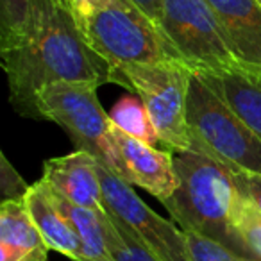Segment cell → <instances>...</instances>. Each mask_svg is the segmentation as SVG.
Listing matches in <instances>:
<instances>
[{
	"label": "cell",
	"mask_w": 261,
	"mask_h": 261,
	"mask_svg": "<svg viewBox=\"0 0 261 261\" xmlns=\"http://www.w3.org/2000/svg\"><path fill=\"white\" fill-rule=\"evenodd\" d=\"M136 4L160 25L161 22V0H135Z\"/></svg>",
	"instance_id": "23"
},
{
	"label": "cell",
	"mask_w": 261,
	"mask_h": 261,
	"mask_svg": "<svg viewBox=\"0 0 261 261\" xmlns=\"http://www.w3.org/2000/svg\"><path fill=\"white\" fill-rule=\"evenodd\" d=\"M261 138V68L242 65L225 73L195 72Z\"/></svg>",
	"instance_id": "14"
},
{
	"label": "cell",
	"mask_w": 261,
	"mask_h": 261,
	"mask_svg": "<svg viewBox=\"0 0 261 261\" xmlns=\"http://www.w3.org/2000/svg\"><path fill=\"white\" fill-rule=\"evenodd\" d=\"M31 186L22 179L16 168L9 163L4 152L0 154V192H2V202L6 200H20L23 202L29 193Z\"/></svg>",
	"instance_id": "20"
},
{
	"label": "cell",
	"mask_w": 261,
	"mask_h": 261,
	"mask_svg": "<svg viewBox=\"0 0 261 261\" xmlns=\"http://www.w3.org/2000/svg\"><path fill=\"white\" fill-rule=\"evenodd\" d=\"M108 115L113 125L125 135L133 136L136 140H142L149 145L161 143L160 136L156 133V127H154L152 120L147 113V108L140 98L125 95L113 106Z\"/></svg>",
	"instance_id": "17"
},
{
	"label": "cell",
	"mask_w": 261,
	"mask_h": 261,
	"mask_svg": "<svg viewBox=\"0 0 261 261\" xmlns=\"http://www.w3.org/2000/svg\"><path fill=\"white\" fill-rule=\"evenodd\" d=\"M102 4H106V0H66V9L72 13L75 22H81L93 15Z\"/></svg>",
	"instance_id": "22"
},
{
	"label": "cell",
	"mask_w": 261,
	"mask_h": 261,
	"mask_svg": "<svg viewBox=\"0 0 261 261\" xmlns=\"http://www.w3.org/2000/svg\"><path fill=\"white\" fill-rule=\"evenodd\" d=\"M193 70L185 63L123 65L111 70V83L133 90L147 108L160 142L170 152L192 150L186 123V97Z\"/></svg>",
	"instance_id": "6"
},
{
	"label": "cell",
	"mask_w": 261,
	"mask_h": 261,
	"mask_svg": "<svg viewBox=\"0 0 261 261\" xmlns=\"http://www.w3.org/2000/svg\"><path fill=\"white\" fill-rule=\"evenodd\" d=\"M186 123L192 150L207 154L232 172L261 175V138L195 72L186 97Z\"/></svg>",
	"instance_id": "4"
},
{
	"label": "cell",
	"mask_w": 261,
	"mask_h": 261,
	"mask_svg": "<svg viewBox=\"0 0 261 261\" xmlns=\"http://www.w3.org/2000/svg\"><path fill=\"white\" fill-rule=\"evenodd\" d=\"M48 245L38 231L25 202L0 206V261H47Z\"/></svg>",
	"instance_id": "12"
},
{
	"label": "cell",
	"mask_w": 261,
	"mask_h": 261,
	"mask_svg": "<svg viewBox=\"0 0 261 261\" xmlns=\"http://www.w3.org/2000/svg\"><path fill=\"white\" fill-rule=\"evenodd\" d=\"M232 54L243 65L261 68V4L257 0H207Z\"/></svg>",
	"instance_id": "11"
},
{
	"label": "cell",
	"mask_w": 261,
	"mask_h": 261,
	"mask_svg": "<svg viewBox=\"0 0 261 261\" xmlns=\"http://www.w3.org/2000/svg\"><path fill=\"white\" fill-rule=\"evenodd\" d=\"M52 190V188H50ZM56 204L61 210V213L70 222L72 229L75 231L77 238L83 247L84 261H115L106 243V231H104V210H90V207H81L68 202L65 197L52 190Z\"/></svg>",
	"instance_id": "16"
},
{
	"label": "cell",
	"mask_w": 261,
	"mask_h": 261,
	"mask_svg": "<svg viewBox=\"0 0 261 261\" xmlns=\"http://www.w3.org/2000/svg\"><path fill=\"white\" fill-rule=\"evenodd\" d=\"M104 231L106 243L115 261H160L118 217L108 210L104 211Z\"/></svg>",
	"instance_id": "18"
},
{
	"label": "cell",
	"mask_w": 261,
	"mask_h": 261,
	"mask_svg": "<svg viewBox=\"0 0 261 261\" xmlns=\"http://www.w3.org/2000/svg\"><path fill=\"white\" fill-rule=\"evenodd\" d=\"M160 27L193 72L225 73L243 65L207 0H161Z\"/></svg>",
	"instance_id": "7"
},
{
	"label": "cell",
	"mask_w": 261,
	"mask_h": 261,
	"mask_svg": "<svg viewBox=\"0 0 261 261\" xmlns=\"http://www.w3.org/2000/svg\"><path fill=\"white\" fill-rule=\"evenodd\" d=\"M179 186L163 206L182 231L222 243L245 261H256L232 227L238 186L231 168L199 150L172 152Z\"/></svg>",
	"instance_id": "2"
},
{
	"label": "cell",
	"mask_w": 261,
	"mask_h": 261,
	"mask_svg": "<svg viewBox=\"0 0 261 261\" xmlns=\"http://www.w3.org/2000/svg\"><path fill=\"white\" fill-rule=\"evenodd\" d=\"M98 161L84 150H75L61 158L47 160L43 165V181L68 202L90 210H104Z\"/></svg>",
	"instance_id": "10"
},
{
	"label": "cell",
	"mask_w": 261,
	"mask_h": 261,
	"mask_svg": "<svg viewBox=\"0 0 261 261\" xmlns=\"http://www.w3.org/2000/svg\"><path fill=\"white\" fill-rule=\"evenodd\" d=\"M23 202H25L27 210H29L31 217L48 249L65 254L72 261H84L79 238L70 222L58 207L54 197H52L50 186L43 179L31 186Z\"/></svg>",
	"instance_id": "13"
},
{
	"label": "cell",
	"mask_w": 261,
	"mask_h": 261,
	"mask_svg": "<svg viewBox=\"0 0 261 261\" xmlns=\"http://www.w3.org/2000/svg\"><path fill=\"white\" fill-rule=\"evenodd\" d=\"M240 193L245 195L261 211V175L249 172H232Z\"/></svg>",
	"instance_id": "21"
},
{
	"label": "cell",
	"mask_w": 261,
	"mask_h": 261,
	"mask_svg": "<svg viewBox=\"0 0 261 261\" xmlns=\"http://www.w3.org/2000/svg\"><path fill=\"white\" fill-rule=\"evenodd\" d=\"M0 56L13 108L34 120H41L36 100L43 88L59 83H111V66L88 45L72 13L59 4L29 43Z\"/></svg>",
	"instance_id": "1"
},
{
	"label": "cell",
	"mask_w": 261,
	"mask_h": 261,
	"mask_svg": "<svg viewBox=\"0 0 261 261\" xmlns=\"http://www.w3.org/2000/svg\"><path fill=\"white\" fill-rule=\"evenodd\" d=\"M104 207L118 217L130 232L160 261H192L185 231L172 220L154 213L135 193L133 186L98 163Z\"/></svg>",
	"instance_id": "8"
},
{
	"label": "cell",
	"mask_w": 261,
	"mask_h": 261,
	"mask_svg": "<svg viewBox=\"0 0 261 261\" xmlns=\"http://www.w3.org/2000/svg\"><path fill=\"white\" fill-rule=\"evenodd\" d=\"M56 2H58L59 6H65V8H66V0H56Z\"/></svg>",
	"instance_id": "24"
},
{
	"label": "cell",
	"mask_w": 261,
	"mask_h": 261,
	"mask_svg": "<svg viewBox=\"0 0 261 261\" xmlns=\"http://www.w3.org/2000/svg\"><path fill=\"white\" fill-rule=\"evenodd\" d=\"M77 25L111 70L123 65L182 63L161 27L135 0H106Z\"/></svg>",
	"instance_id": "3"
},
{
	"label": "cell",
	"mask_w": 261,
	"mask_h": 261,
	"mask_svg": "<svg viewBox=\"0 0 261 261\" xmlns=\"http://www.w3.org/2000/svg\"><path fill=\"white\" fill-rule=\"evenodd\" d=\"M185 238L186 243H188L190 259L192 261H245L242 256L232 252L231 249L207 238V236L185 231Z\"/></svg>",
	"instance_id": "19"
},
{
	"label": "cell",
	"mask_w": 261,
	"mask_h": 261,
	"mask_svg": "<svg viewBox=\"0 0 261 261\" xmlns=\"http://www.w3.org/2000/svg\"><path fill=\"white\" fill-rule=\"evenodd\" d=\"M113 140L127 168L130 186L147 190L160 202L172 197V193L179 186L172 152H165L142 140L133 138L116 129L115 125H113Z\"/></svg>",
	"instance_id": "9"
},
{
	"label": "cell",
	"mask_w": 261,
	"mask_h": 261,
	"mask_svg": "<svg viewBox=\"0 0 261 261\" xmlns=\"http://www.w3.org/2000/svg\"><path fill=\"white\" fill-rule=\"evenodd\" d=\"M56 8V0H0V52L29 43Z\"/></svg>",
	"instance_id": "15"
},
{
	"label": "cell",
	"mask_w": 261,
	"mask_h": 261,
	"mask_svg": "<svg viewBox=\"0 0 261 261\" xmlns=\"http://www.w3.org/2000/svg\"><path fill=\"white\" fill-rule=\"evenodd\" d=\"M257 2H259V4H261V0H257Z\"/></svg>",
	"instance_id": "25"
},
{
	"label": "cell",
	"mask_w": 261,
	"mask_h": 261,
	"mask_svg": "<svg viewBox=\"0 0 261 261\" xmlns=\"http://www.w3.org/2000/svg\"><path fill=\"white\" fill-rule=\"evenodd\" d=\"M100 86L90 83H59L38 95L41 120L61 125L75 143V150L91 154L98 163L129 182V174L113 140V123L97 97Z\"/></svg>",
	"instance_id": "5"
}]
</instances>
